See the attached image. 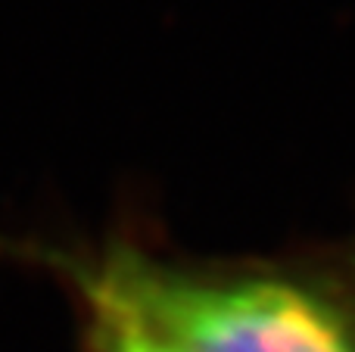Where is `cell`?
Returning a JSON list of instances; mask_svg holds the SVG:
<instances>
[{
    "label": "cell",
    "instance_id": "cell-1",
    "mask_svg": "<svg viewBox=\"0 0 355 352\" xmlns=\"http://www.w3.org/2000/svg\"><path fill=\"white\" fill-rule=\"evenodd\" d=\"M85 293L147 324L175 352H355V318L302 281L196 278L137 253L85 272Z\"/></svg>",
    "mask_w": 355,
    "mask_h": 352
},
{
    "label": "cell",
    "instance_id": "cell-2",
    "mask_svg": "<svg viewBox=\"0 0 355 352\" xmlns=\"http://www.w3.org/2000/svg\"><path fill=\"white\" fill-rule=\"evenodd\" d=\"M87 299L94 309L91 352H175L162 337H156L147 324H141L122 306L103 297H91V293Z\"/></svg>",
    "mask_w": 355,
    "mask_h": 352
}]
</instances>
